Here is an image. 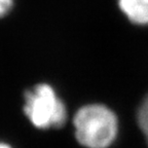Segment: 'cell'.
<instances>
[{
    "label": "cell",
    "instance_id": "cell-3",
    "mask_svg": "<svg viewBox=\"0 0 148 148\" xmlns=\"http://www.w3.org/2000/svg\"><path fill=\"white\" fill-rule=\"evenodd\" d=\"M121 12L138 25L148 24V0H118Z\"/></svg>",
    "mask_w": 148,
    "mask_h": 148
},
{
    "label": "cell",
    "instance_id": "cell-2",
    "mask_svg": "<svg viewBox=\"0 0 148 148\" xmlns=\"http://www.w3.org/2000/svg\"><path fill=\"white\" fill-rule=\"evenodd\" d=\"M25 101L24 111L36 127H61L66 121V107L49 84H38L26 92Z\"/></svg>",
    "mask_w": 148,
    "mask_h": 148
},
{
    "label": "cell",
    "instance_id": "cell-4",
    "mask_svg": "<svg viewBox=\"0 0 148 148\" xmlns=\"http://www.w3.org/2000/svg\"><path fill=\"white\" fill-rule=\"evenodd\" d=\"M138 125L141 129L142 133L145 136L146 141L148 144V95L144 98L141 105L139 107L138 113H137Z\"/></svg>",
    "mask_w": 148,
    "mask_h": 148
},
{
    "label": "cell",
    "instance_id": "cell-6",
    "mask_svg": "<svg viewBox=\"0 0 148 148\" xmlns=\"http://www.w3.org/2000/svg\"><path fill=\"white\" fill-rule=\"evenodd\" d=\"M0 148H12V147H10V146H9L8 144L2 143V144H1V146H0Z\"/></svg>",
    "mask_w": 148,
    "mask_h": 148
},
{
    "label": "cell",
    "instance_id": "cell-1",
    "mask_svg": "<svg viewBox=\"0 0 148 148\" xmlns=\"http://www.w3.org/2000/svg\"><path fill=\"white\" fill-rule=\"evenodd\" d=\"M77 141L86 148H108L117 134L114 112L101 104L83 106L73 119Z\"/></svg>",
    "mask_w": 148,
    "mask_h": 148
},
{
    "label": "cell",
    "instance_id": "cell-5",
    "mask_svg": "<svg viewBox=\"0 0 148 148\" xmlns=\"http://www.w3.org/2000/svg\"><path fill=\"white\" fill-rule=\"evenodd\" d=\"M12 6V0H0V12L4 16Z\"/></svg>",
    "mask_w": 148,
    "mask_h": 148
}]
</instances>
